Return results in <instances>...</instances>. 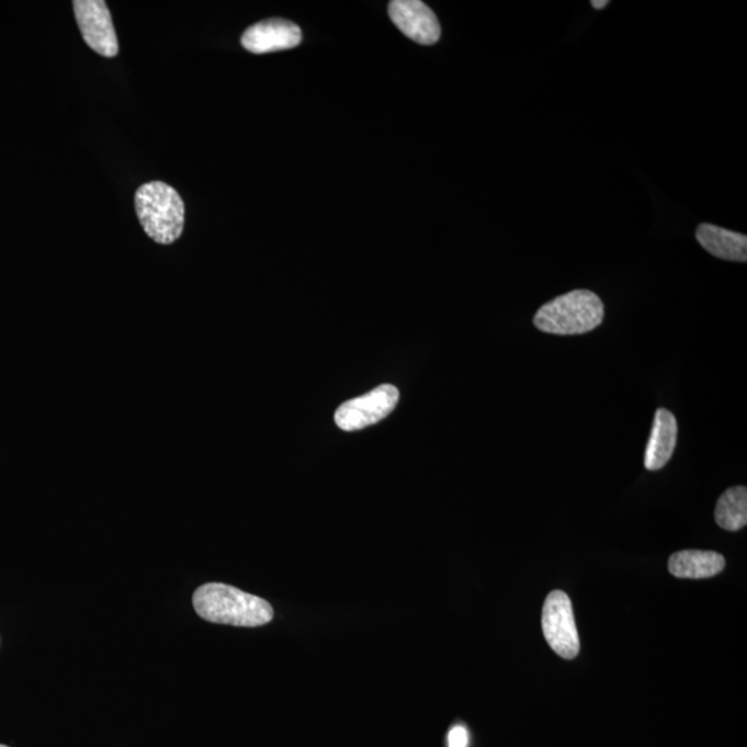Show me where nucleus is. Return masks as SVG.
<instances>
[{"mask_svg":"<svg viewBox=\"0 0 747 747\" xmlns=\"http://www.w3.org/2000/svg\"><path fill=\"white\" fill-rule=\"evenodd\" d=\"M605 317L600 296L576 290L540 307L533 322L540 331L554 336H580L600 327Z\"/></svg>","mask_w":747,"mask_h":747,"instance_id":"obj_2","label":"nucleus"},{"mask_svg":"<svg viewBox=\"0 0 747 747\" xmlns=\"http://www.w3.org/2000/svg\"><path fill=\"white\" fill-rule=\"evenodd\" d=\"M399 396L394 385H381L369 394L343 403L336 412L337 426L348 432L374 426L395 410Z\"/></svg>","mask_w":747,"mask_h":747,"instance_id":"obj_5","label":"nucleus"},{"mask_svg":"<svg viewBox=\"0 0 747 747\" xmlns=\"http://www.w3.org/2000/svg\"><path fill=\"white\" fill-rule=\"evenodd\" d=\"M193 605L206 622L236 627H261L272 622L274 616L272 605L263 598L222 582H208L197 588Z\"/></svg>","mask_w":747,"mask_h":747,"instance_id":"obj_1","label":"nucleus"},{"mask_svg":"<svg viewBox=\"0 0 747 747\" xmlns=\"http://www.w3.org/2000/svg\"><path fill=\"white\" fill-rule=\"evenodd\" d=\"M136 214L152 241L169 246L182 236L184 203L180 194L163 182L140 185L135 195Z\"/></svg>","mask_w":747,"mask_h":747,"instance_id":"obj_3","label":"nucleus"},{"mask_svg":"<svg viewBox=\"0 0 747 747\" xmlns=\"http://www.w3.org/2000/svg\"><path fill=\"white\" fill-rule=\"evenodd\" d=\"M542 626L544 637L555 654L566 660L577 658L580 652V638L577 633L574 607L566 592L555 590L545 598Z\"/></svg>","mask_w":747,"mask_h":747,"instance_id":"obj_4","label":"nucleus"},{"mask_svg":"<svg viewBox=\"0 0 747 747\" xmlns=\"http://www.w3.org/2000/svg\"><path fill=\"white\" fill-rule=\"evenodd\" d=\"M302 33L298 25L288 20L270 19L249 26L242 34L241 44L256 55L293 49L301 44Z\"/></svg>","mask_w":747,"mask_h":747,"instance_id":"obj_8","label":"nucleus"},{"mask_svg":"<svg viewBox=\"0 0 747 747\" xmlns=\"http://www.w3.org/2000/svg\"><path fill=\"white\" fill-rule=\"evenodd\" d=\"M72 4L82 38L90 49L109 58L118 55V39L107 3L103 0H76Z\"/></svg>","mask_w":747,"mask_h":747,"instance_id":"obj_6","label":"nucleus"},{"mask_svg":"<svg viewBox=\"0 0 747 747\" xmlns=\"http://www.w3.org/2000/svg\"><path fill=\"white\" fill-rule=\"evenodd\" d=\"M0 747H8V746H4V745H0Z\"/></svg>","mask_w":747,"mask_h":747,"instance_id":"obj_15","label":"nucleus"},{"mask_svg":"<svg viewBox=\"0 0 747 747\" xmlns=\"http://www.w3.org/2000/svg\"><path fill=\"white\" fill-rule=\"evenodd\" d=\"M591 4L592 8L595 9H603L608 7L609 2L608 0H602V2H598V0H592Z\"/></svg>","mask_w":747,"mask_h":747,"instance_id":"obj_14","label":"nucleus"},{"mask_svg":"<svg viewBox=\"0 0 747 747\" xmlns=\"http://www.w3.org/2000/svg\"><path fill=\"white\" fill-rule=\"evenodd\" d=\"M697 240L715 258L731 262L747 261V237L740 233L702 224L697 229Z\"/></svg>","mask_w":747,"mask_h":747,"instance_id":"obj_11","label":"nucleus"},{"mask_svg":"<svg viewBox=\"0 0 747 747\" xmlns=\"http://www.w3.org/2000/svg\"><path fill=\"white\" fill-rule=\"evenodd\" d=\"M724 568V556L714 551L683 550L669 559L670 574L678 579H709Z\"/></svg>","mask_w":747,"mask_h":747,"instance_id":"obj_10","label":"nucleus"},{"mask_svg":"<svg viewBox=\"0 0 747 747\" xmlns=\"http://www.w3.org/2000/svg\"><path fill=\"white\" fill-rule=\"evenodd\" d=\"M468 746V733L464 727L457 725L449 734V747H466Z\"/></svg>","mask_w":747,"mask_h":747,"instance_id":"obj_13","label":"nucleus"},{"mask_svg":"<svg viewBox=\"0 0 747 747\" xmlns=\"http://www.w3.org/2000/svg\"><path fill=\"white\" fill-rule=\"evenodd\" d=\"M389 15L403 34L420 45H434L441 39L442 29L437 14L421 0H394Z\"/></svg>","mask_w":747,"mask_h":747,"instance_id":"obj_7","label":"nucleus"},{"mask_svg":"<svg viewBox=\"0 0 747 747\" xmlns=\"http://www.w3.org/2000/svg\"><path fill=\"white\" fill-rule=\"evenodd\" d=\"M715 522L728 532H738L747 523V489L735 486L725 490L718 498L714 512Z\"/></svg>","mask_w":747,"mask_h":747,"instance_id":"obj_12","label":"nucleus"},{"mask_svg":"<svg viewBox=\"0 0 747 747\" xmlns=\"http://www.w3.org/2000/svg\"><path fill=\"white\" fill-rule=\"evenodd\" d=\"M678 423L675 415L667 409H658L652 426L648 446L645 452V468L659 471L669 463L677 446Z\"/></svg>","mask_w":747,"mask_h":747,"instance_id":"obj_9","label":"nucleus"}]
</instances>
